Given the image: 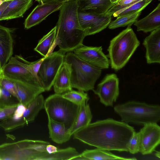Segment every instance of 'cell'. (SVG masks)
Wrapping results in <instances>:
<instances>
[{
    "label": "cell",
    "mask_w": 160,
    "mask_h": 160,
    "mask_svg": "<svg viewBox=\"0 0 160 160\" xmlns=\"http://www.w3.org/2000/svg\"><path fill=\"white\" fill-rule=\"evenodd\" d=\"M134 128L112 118L90 123L75 132L74 139L90 146L108 151L128 152Z\"/></svg>",
    "instance_id": "6da1fadb"
},
{
    "label": "cell",
    "mask_w": 160,
    "mask_h": 160,
    "mask_svg": "<svg viewBox=\"0 0 160 160\" xmlns=\"http://www.w3.org/2000/svg\"><path fill=\"white\" fill-rule=\"evenodd\" d=\"M59 10L55 46L66 53L82 45L86 36L79 22L77 0L64 2Z\"/></svg>",
    "instance_id": "7a4b0ae2"
},
{
    "label": "cell",
    "mask_w": 160,
    "mask_h": 160,
    "mask_svg": "<svg viewBox=\"0 0 160 160\" xmlns=\"http://www.w3.org/2000/svg\"><path fill=\"white\" fill-rule=\"evenodd\" d=\"M139 45L131 25L128 26L110 42L108 50L111 68L118 71L124 67Z\"/></svg>",
    "instance_id": "3957f363"
},
{
    "label": "cell",
    "mask_w": 160,
    "mask_h": 160,
    "mask_svg": "<svg viewBox=\"0 0 160 160\" xmlns=\"http://www.w3.org/2000/svg\"><path fill=\"white\" fill-rule=\"evenodd\" d=\"M64 61L70 68L72 88L84 92L94 89L96 82L101 76L102 69L86 62L72 52L66 53Z\"/></svg>",
    "instance_id": "277c9868"
},
{
    "label": "cell",
    "mask_w": 160,
    "mask_h": 160,
    "mask_svg": "<svg viewBox=\"0 0 160 160\" xmlns=\"http://www.w3.org/2000/svg\"><path fill=\"white\" fill-rule=\"evenodd\" d=\"M115 112L126 123L143 125L157 123L160 120V107L131 101L114 107Z\"/></svg>",
    "instance_id": "5b68a950"
},
{
    "label": "cell",
    "mask_w": 160,
    "mask_h": 160,
    "mask_svg": "<svg viewBox=\"0 0 160 160\" xmlns=\"http://www.w3.org/2000/svg\"><path fill=\"white\" fill-rule=\"evenodd\" d=\"M43 108L48 119L63 124L69 130L76 120L80 106L64 98L62 94L55 93L44 100Z\"/></svg>",
    "instance_id": "8992f818"
},
{
    "label": "cell",
    "mask_w": 160,
    "mask_h": 160,
    "mask_svg": "<svg viewBox=\"0 0 160 160\" xmlns=\"http://www.w3.org/2000/svg\"><path fill=\"white\" fill-rule=\"evenodd\" d=\"M38 140L25 139L0 145V158L2 160H36L39 153L34 149Z\"/></svg>",
    "instance_id": "52a82bcc"
},
{
    "label": "cell",
    "mask_w": 160,
    "mask_h": 160,
    "mask_svg": "<svg viewBox=\"0 0 160 160\" xmlns=\"http://www.w3.org/2000/svg\"><path fill=\"white\" fill-rule=\"evenodd\" d=\"M65 53L59 50L45 57L38 73V79L45 91L50 90L54 80L62 65Z\"/></svg>",
    "instance_id": "ba28073f"
},
{
    "label": "cell",
    "mask_w": 160,
    "mask_h": 160,
    "mask_svg": "<svg viewBox=\"0 0 160 160\" xmlns=\"http://www.w3.org/2000/svg\"><path fill=\"white\" fill-rule=\"evenodd\" d=\"M119 79L116 74H107L98 84L97 89L93 91L98 96L102 104L106 106H112L119 95Z\"/></svg>",
    "instance_id": "9c48e42d"
},
{
    "label": "cell",
    "mask_w": 160,
    "mask_h": 160,
    "mask_svg": "<svg viewBox=\"0 0 160 160\" xmlns=\"http://www.w3.org/2000/svg\"><path fill=\"white\" fill-rule=\"evenodd\" d=\"M78 15L81 26L86 36L98 33L108 26L112 16L105 13L97 14L78 11Z\"/></svg>",
    "instance_id": "30bf717a"
},
{
    "label": "cell",
    "mask_w": 160,
    "mask_h": 160,
    "mask_svg": "<svg viewBox=\"0 0 160 160\" xmlns=\"http://www.w3.org/2000/svg\"><path fill=\"white\" fill-rule=\"evenodd\" d=\"M73 51L79 58L90 65L101 69L109 68V59L103 52L102 46H88L83 45Z\"/></svg>",
    "instance_id": "8fae6325"
},
{
    "label": "cell",
    "mask_w": 160,
    "mask_h": 160,
    "mask_svg": "<svg viewBox=\"0 0 160 160\" xmlns=\"http://www.w3.org/2000/svg\"><path fill=\"white\" fill-rule=\"evenodd\" d=\"M139 152L143 155L152 153L160 143V127L157 123L144 124L139 132Z\"/></svg>",
    "instance_id": "7c38bea8"
},
{
    "label": "cell",
    "mask_w": 160,
    "mask_h": 160,
    "mask_svg": "<svg viewBox=\"0 0 160 160\" xmlns=\"http://www.w3.org/2000/svg\"><path fill=\"white\" fill-rule=\"evenodd\" d=\"M64 2L58 0H49L39 4L26 19L25 28L28 29L39 24L50 14L59 10Z\"/></svg>",
    "instance_id": "4fadbf2b"
},
{
    "label": "cell",
    "mask_w": 160,
    "mask_h": 160,
    "mask_svg": "<svg viewBox=\"0 0 160 160\" xmlns=\"http://www.w3.org/2000/svg\"><path fill=\"white\" fill-rule=\"evenodd\" d=\"M9 79L15 83L17 92V98L19 103L26 106L45 91L42 87L35 84L15 79Z\"/></svg>",
    "instance_id": "5bb4252c"
},
{
    "label": "cell",
    "mask_w": 160,
    "mask_h": 160,
    "mask_svg": "<svg viewBox=\"0 0 160 160\" xmlns=\"http://www.w3.org/2000/svg\"><path fill=\"white\" fill-rule=\"evenodd\" d=\"M4 77L37 85L42 87L39 80L28 70L16 64L8 62L2 68Z\"/></svg>",
    "instance_id": "9a60e30c"
},
{
    "label": "cell",
    "mask_w": 160,
    "mask_h": 160,
    "mask_svg": "<svg viewBox=\"0 0 160 160\" xmlns=\"http://www.w3.org/2000/svg\"><path fill=\"white\" fill-rule=\"evenodd\" d=\"M147 63H160V28L151 32L144 39Z\"/></svg>",
    "instance_id": "2e32d148"
},
{
    "label": "cell",
    "mask_w": 160,
    "mask_h": 160,
    "mask_svg": "<svg viewBox=\"0 0 160 160\" xmlns=\"http://www.w3.org/2000/svg\"><path fill=\"white\" fill-rule=\"evenodd\" d=\"M12 30L0 25V66L3 68L13 53Z\"/></svg>",
    "instance_id": "e0dca14e"
},
{
    "label": "cell",
    "mask_w": 160,
    "mask_h": 160,
    "mask_svg": "<svg viewBox=\"0 0 160 160\" xmlns=\"http://www.w3.org/2000/svg\"><path fill=\"white\" fill-rule=\"evenodd\" d=\"M78 11L97 14L106 13L115 4L110 0H77Z\"/></svg>",
    "instance_id": "ac0fdd59"
},
{
    "label": "cell",
    "mask_w": 160,
    "mask_h": 160,
    "mask_svg": "<svg viewBox=\"0 0 160 160\" xmlns=\"http://www.w3.org/2000/svg\"><path fill=\"white\" fill-rule=\"evenodd\" d=\"M44 100L40 94L26 106V109L21 119L15 125L14 129L28 125L34 121L39 112L43 108Z\"/></svg>",
    "instance_id": "d6986e66"
},
{
    "label": "cell",
    "mask_w": 160,
    "mask_h": 160,
    "mask_svg": "<svg viewBox=\"0 0 160 160\" xmlns=\"http://www.w3.org/2000/svg\"><path fill=\"white\" fill-rule=\"evenodd\" d=\"M32 0H11L0 17V21L22 17L32 5Z\"/></svg>",
    "instance_id": "ffe728a7"
},
{
    "label": "cell",
    "mask_w": 160,
    "mask_h": 160,
    "mask_svg": "<svg viewBox=\"0 0 160 160\" xmlns=\"http://www.w3.org/2000/svg\"><path fill=\"white\" fill-rule=\"evenodd\" d=\"M55 93L62 94L72 90L70 80V69L69 64L64 61L53 82Z\"/></svg>",
    "instance_id": "44dd1931"
},
{
    "label": "cell",
    "mask_w": 160,
    "mask_h": 160,
    "mask_svg": "<svg viewBox=\"0 0 160 160\" xmlns=\"http://www.w3.org/2000/svg\"><path fill=\"white\" fill-rule=\"evenodd\" d=\"M134 25L138 31L147 33L160 28V3L150 13L144 18L137 20Z\"/></svg>",
    "instance_id": "7402d4cb"
},
{
    "label": "cell",
    "mask_w": 160,
    "mask_h": 160,
    "mask_svg": "<svg viewBox=\"0 0 160 160\" xmlns=\"http://www.w3.org/2000/svg\"><path fill=\"white\" fill-rule=\"evenodd\" d=\"M48 127L49 137L55 143L62 144L70 139L71 135L69 129L63 124L48 119Z\"/></svg>",
    "instance_id": "603a6c76"
},
{
    "label": "cell",
    "mask_w": 160,
    "mask_h": 160,
    "mask_svg": "<svg viewBox=\"0 0 160 160\" xmlns=\"http://www.w3.org/2000/svg\"><path fill=\"white\" fill-rule=\"evenodd\" d=\"M92 118V115L89 105L85 102L80 105V108L76 120L71 128L69 130L72 136L78 130L89 124Z\"/></svg>",
    "instance_id": "cb8c5ba5"
},
{
    "label": "cell",
    "mask_w": 160,
    "mask_h": 160,
    "mask_svg": "<svg viewBox=\"0 0 160 160\" xmlns=\"http://www.w3.org/2000/svg\"><path fill=\"white\" fill-rule=\"evenodd\" d=\"M56 26L52 28L39 41L34 50L43 57L52 52L55 47L56 37Z\"/></svg>",
    "instance_id": "d4e9b609"
},
{
    "label": "cell",
    "mask_w": 160,
    "mask_h": 160,
    "mask_svg": "<svg viewBox=\"0 0 160 160\" xmlns=\"http://www.w3.org/2000/svg\"><path fill=\"white\" fill-rule=\"evenodd\" d=\"M79 154L74 148L69 147L58 150L56 152L52 153L47 152H40L36 160H71Z\"/></svg>",
    "instance_id": "484cf974"
},
{
    "label": "cell",
    "mask_w": 160,
    "mask_h": 160,
    "mask_svg": "<svg viewBox=\"0 0 160 160\" xmlns=\"http://www.w3.org/2000/svg\"><path fill=\"white\" fill-rule=\"evenodd\" d=\"M80 154L86 160H136L135 158H125L117 156L109 151L97 148L93 149H86Z\"/></svg>",
    "instance_id": "4316f807"
},
{
    "label": "cell",
    "mask_w": 160,
    "mask_h": 160,
    "mask_svg": "<svg viewBox=\"0 0 160 160\" xmlns=\"http://www.w3.org/2000/svg\"><path fill=\"white\" fill-rule=\"evenodd\" d=\"M44 58L45 57H43L34 62H29L25 60L21 55H16L14 57L12 56L8 62L16 64L24 67L39 80L38 73Z\"/></svg>",
    "instance_id": "83f0119b"
},
{
    "label": "cell",
    "mask_w": 160,
    "mask_h": 160,
    "mask_svg": "<svg viewBox=\"0 0 160 160\" xmlns=\"http://www.w3.org/2000/svg\"><path fill=\"white\" fill-rule=\"evenodd\" d=\"M141 12V11H139L134 13L117 17L116 20L111 21L108 26V28L114 29L119 27L131 26L137 20Z\"/></svg>",
    "instance_id": "f1b7e54d"
},
{
    "label": "cell",
    "mask_w": 160,
    "mask_h": 160,
    "mask_svg": "<svg viewBox=\"0 0 160 160\" xmlns=\"http://www.w3.org/2000/svg\"><path fill=\"white\" fill-rule=\"evenodd\" d=\"M62 95L64 98L79 106L85 102H88L89 99L87 93L79 90L77 91L72 90Z\"/></svg>",
    "instance_id": "f546056e"
},
{
    "label": "cell",
    "mask_w": 160,
    "mask_h": 160,
    "mask_svg": "<svg viewBox=\"0 0 160 160\" xmlns=\"http://www.w3.org/2000/svg\"><path fill=\"white\" fill-rule=\"evenodd\" d=\"M152 0H140L128 8L117 12L112 16L118 17L141 11L144 9Z\"/></svg>",
    "instance_id": "4dcf8cb0"
},
{
    "label": "cell",
    "mask_w": 160,
    "mask_h": 160,
    "mask_svg": "<svg viewBox=\"0 0 160 160\" xmlns=\"http://www.w3.org/2000/svg\"><path fill=\"white\" fill-rule=\"evenodd\" d=\"M140 0H119L108 10L106 13L111 16L114 13L125 9Z\"/></svg>",
    "instance_id": "1f68e13d"
},
{
    "label": "cell",
    "mask_w": 160,
    "mask_h": 160,
    "mask_svg": "<svg viewBox=\"0 0 160 160\" xmlns=\"http://www.w3.org/2000/svg\"><path fill=\"white\" fill-rule=\"evenodd\" d=\"M140 145V135L139 132L135 131L128 143V152L134 154L139 152Z\"/></svg>",
    "instance_id": "d6a6232c"
},
{
    "label": "cell",
    "mask_w": 160,
    "mask_h": 160,
    "mask_svg": "<svg viewBox=\"0 0 160 160\" xmlns=\"http://www.w3.org/2000/svg\"><path fill=\"white\" fill-rule=\"evenodd\" d=\"M18 103L2 104L0 109V120H3L11 117L14 112Z\"/></svg>",
    "instance_id": "836d02e7"
},
{
    "label": "cell",
    "mask_w": 160,
    "mask_h": 160,
    "mask_svg": "<svg viewBox=\"0 0 160 160\" xmlns=\"http://www.w3.org/2000/svg\"><path fill=\"white\" fill-rule=\"evenodd\" d=\"M0 86L7 90L12 95L17 98V95L16 86L14 83L12 81L3 77L0 80Z\"/></svg>",
    "instance_id": "e575fe53"
},
{
    "label": "cell",
    "mask_w": 160,
    "mask_h": 160,
    "mask_svg": "<svg viewBox=\"0 0 160 160\" xmlns=\"http://www.w3.org/2000/svg\"><path fill=\"white\" fill-rule=\"evenodd\" d=\"M1 88L2 91L1 98H2V100L4 102L8 101L10 99L12 94L6 89L1 87Z\"/></svg>",
    "instance_id": "d590c367"
},
{
    "label": "cell",
    "mask_w": 160,
    "mask_h": 160,
    "mask_svg": "<svg viewBox=\"0 0 160 160\" xmlns=\"http://www.w3.org/2000/svg\"><path fill=\"white\" fill-rule=\"evenodd\" d=\"M11 1V0L4 1L0 4V17Z\"/></svg>",
    "instance_id": "8d00e7d4"
},
{
    "label": "cell",
    "mask_w": 160,
    "mask_h": 160,
    "mask_svg": "<svg viewBox=\"0 0 160 160\" xmlns=\"http://www.w3.org/2000/svg\"><path fill=\"white\" fill-rule=\"evenodd\" d=\"M46 150L48 153H52L57 152L58 149L56 147L49 144L47 146Z\"/></svg>",
    "instance_id": "74e56055"
},
{
    "label": "cell",
    "mask_w": 160,
    "mask_h": 160,
    "mask_svg": "<svg viewBox=\"0 0 160 160\" xmlns=\"http://www.w3.org/2000/svg\"><path fill=\"white\" fill-rule=\"evenodd\" d=\"M36 1L38 2L39 4L45 2H46L48 1L49 0H35ZM59 1L62 2H67L68 1H69L72 0H58Z\"/></svg>",
    "instance_id": "f35d334b"
},
{
    "label": "cell",
    "mask_w": 160,
    "mask_h": 160,
    "mask_svg": "<svg viewBox=\"0 0 160 160\" xmlns=\"http://www.w3.org/2000/svg\"><path fill=\"white\" fill-rule=\"evenodd\" d=\"M119 0H110L111 2L113 4L116 3Z\"/></svg>",
    "instance_id": "ab89813d"
},
{
    "label": "cell",
    "mask_w": 160,
    "mask_h": 160,
    "mask_svg": "<svg viewBox=\"0 0 160 160\" xmlns=\"http://www.w3.org/2000/svg\"><path fill=\"white\" fill-rule=\"evenodd\" d=\"M156 156L158 157V158H160V152H157L156 153Z\"/></svg>",
    "instance_id": "60d3db41"
},
{
    "label": "cell",
    "mask_w": 160,
    "mask_h": 160,
    "mask_svg": "<svg viewBox=\"0 0 160 160\" xmlns=\"http://www.w3.org/2000/svg\"><path fill=\"white\" fill-rule=\"evenodd\" d=\"M1 96H2V91H1V87L0 86V98H1Z\"/></svg>",
    "instance_id": "b9f144b4"
},
{
    "label": "cell",
    "mask_w": 160,
    "mask_h": 160,
    "mask_svg": "<svg viewBox=\"0 0 160 160\" xmlns=\"http://www.w3.org/2000/svg\"><path fill=\"white\" fill-rule=\"evenodd\" d=\"M3 2L0 0V4H1Z\"/></svg>",
    "instance_id": "7bdbcfd3"
},
{
    "label": "cell",
    "mask_w": 160,
    "mask_h": 160,
    "mask_svg": "<svg viewBox=\"0 0 160 160\" xmlns=\"http://www.w3.org/2000/svg\"><path fill=\"white\" fill-rule=\"evenodd\" d=\"M0 0L2 1V2L6 1V0Z\"/></svg>",
    "instance_id": "ee69618b"
},
{
    "label": "cell",
    "mask_w": 160,
    "mask_h": 160,
    "mask_svg": "<svg viewBox=\"0 0 160 160\" xmlns=\"http://www.w3.org/2000/svg\"><path fill=\"white\" fill-rule=\"evenodd\" d=\"M11 0H6V1H11Z\"/></svg>",
    "instance_id": "f6af8a7d"
},
{
    "label": "cell",
    "mask_w": 160,
    "mask_h": 160,
    "mask_svg": "<svg viewBox=\"0 0 160 160\" xmlns=\"http://www.w3.org/2000/svg\"><path fill=\"white\" fill-rule=\"evenodd\" d=\"M1 106L0 105V109L1 108Z\"/></svg>",
    "instance_id": "bcb514c9"
},
{
    "label": "cell",
    "mask_w": 160,
    "mask_h": 160,
    "mask_svg": "<svg viewBox=\"0 0 160 160\" xmlns=\"http://www.w3.org/2000/svg\"><path fill=\"white\" fill-rule=\"evenodd\" d=\"M0 160H1V159L0 158Z\"/></svg>",
    "instance_id": "7dc6e473"
},
{
    "label": "cell",
    "mask_w": 160,
    "mask_h": 160,
    "mask_svg": "<svg viewBox=\"0 0 160 160\" xmlns=\"http://www.w3.org/2000/svg\"><path fill=\"white\" fill-rule=\"evenodd\" d=\"M1 67V66H0Z\"/></svg>",
    "instance_id": "c3c4849f"
},
{
    "label": "cell",
    "mask_w": 160,
    "mask_h": 160,
    "mask_svg": "<svg viewBox=\"0 0 160 160\" xmlns=\"http://www.w3.org/2000/svg\"></svg>",
    "instance_id": "681fc988"
}]
</instances>
